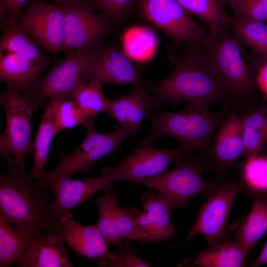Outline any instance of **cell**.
Returning a JSON list of instances; mask_svg holds the SVG:
<instances>
[{"instance_id": "18", "label": "cell", "mask_w": 267, "mask_h": 267, "mask_svg": "<svg viewBox=\"0 0 267 267\" xmlns=\"http://www.w3.org/2000/svg\"><path fill=\"white\" fill-rule=\"evenodd\" d=\"M49 61L41 50L0 55V80L26 93L40 78Z\"/></svg>"}, {"instance_id": "37", "label": "cell", "mask_w": 267, "mask_h": 267, "mask_svg": "<svg viewBox=\"0 0 267 267\" xmlns=\"http://www.w3.org/2000/svg\"><path fill=\"white\" fill-rule=\"evenodd\" d=\"M28 0H1L0 4V19L5 14L18 18Z\"/></svg>"}, {"instance_id": "11", "label": "cell", "mask_w": 267, "mask_h": 267, "mask_svg": "<svg viewBox=\"0 0 267 267\" xmlns=\"http://www.w3.org/2000/svg\"><path fill=\"white\" fill-rule=\"evenodd\" d=\"M64 14L63 51L69 54L84 46L99 44L109 30V19L85 3L62 5Z\"/></svg>"}, {"instance_id": "13", "label": "cell", "mask_w": 267, "mask_h": 267, "mask_svg": "<svg viewBox=\"0 0 267 267\" xmlns=\"http://www.w3.org/2000/svg\"><path fill=\"white\" fill-rule=\"evenodd\" d=\"M187 152L181 148L161 149L154 146H140L125 157L115 167L109 166L116 181H126L137 184L166 170L176 158Z\"/></svg>"}, {"instance_id": "22", "label": "cell", "mask_w": 267, "mask_h": 267, "mask_svg": "<svg viewBox=\"0 0 267 267\" xmlns=\"http://www.w3.org/2000/svg\"><path fill=\"white\" fill-rule=\"evenodd\" d=\"M248 253L235 239L224 238L218 244L200 251L192 261V265L200 267H247Z\"/></svg>"}, {"instance_id": "27", "label": "cell", "mask_w": 267, "mask_h": 267, "mask_svg": "<svg viewBox=\"0 0 267 267\" xmlns=\"http://www.w3.org/2000/svg\"><path fill=\"white\" fill-rule=\"evenodd\" d=\"M39 236L25 233L0 218V267L17 263Z\"/></svg>"}, {"instance_id": "42", "label": "cell", "mask_w": 267, "mask_h": 267, "mask_svg": "<svg viewBox=\"0 0 267 267\" xmlns=\"http://www.w3.org/2000/svg\"><path fill=\"white\" fill-rule=\"evenodd\" d=\"M259 154L267 157V142L264 146L263 148L262 149Z\"/></svg>"}, {"instance_id": "33", "label": "cell", "mask_w": 267, "mask_h": 267, "mask_svg": "<svg viewBox=\"0 0 267 267\" xmlns=\"http://www.w3.org/2000/svg\"><path fill=\"white\" fill-rule=\"evenodd\" d=\"M81 125L84 127L85 120L78 106L72 98L64 99L59 107L56 121V134L60 131Z\"/></svg>"}, {"instance_id": "2", "label": "cell", "mask_w": 267, "mask_h": 267, "mask_svg": "<svg viewBox=\"0 0 267 267\" xmlns=\"http://www.w3.org/2000/svg\"><path fill=\"white\" fill-rule=\"evenodd\" d=\"M8 164L0 177V218L25 233L40 236L53 225L48 188L35 183L24 164Z\"/></svg>"}, {"instance_id": "12", "label": "cell", "mask_w": 267, "mask_h": 267, "mask_svg": "<svg viewBox=\"0 0 267 267\" xmlns=\"http://www.w3.org/2000/svg\"><path fill=\"white\" fill-rule=\"evenodd\" d=\"M115 181L109 166L103 168L97 177L79 179L66 178L55 181L49 186L55 195L51 210L52 224H59L62 217L72 208L89 201L95 193L110 189Z\"/></svg>"}, {"instance_id": "6", "label": "cell", "mask_w": 267, "mask_h": 267, "mask_svg": "<svg viewBox=\"0 0 267 267\" xmlns=\"http://www.w3.org/2000/svg\"><path fill=\"white\" fill-rule=\"evenodd\" d=\"M99 44L86 46L69 54L64 61L38 80L24 93L32 100L35 110L45 105L48 99L57 96L70 98L77 85L89 81Z\"/></svg>"}, {"instance_id": "41", "label": "cell", "mask_w": 267, "mask_h": 267, "mask_svg": "<svg viewBox=\"0 0 267 267\" xmlns=\"http://www.w3.org/2000/svg\"><path fill=\"white\" fill-rule=\"evenodd\" d=\"M79 1V0H55V3L64 5L67 4H74Z\"/></svg>"}, {"instance_id": "32", "label": "cell", "mask_w": 267, "mask_h": 267, "mask_svg": "<svg viewBox=\"0 0 267 267\" xmlns=\"http://www.w3.org/2000/svg\"><path fill=\"white\" fill-rule=\"evenodd\" d=\"M139 0H85L93 10L102 12L109 19L121 22L136 7Z\"/></svg>"}, {"instance_id": "30", "label": "cell", "mask_w": 267, "mask_h": 267, "mask_svg": "<svg viewBox=\"0 0 267 267\" xmlns=\"http://www.w3.org/2000/svg\"><path fill=\"white\" fill-rule=\"evenodd\" d=\"M0 55L24 53L40 50V46L21 24L18 18L9 16L1 25Z\"/></svg>"}, {"instance_id": "43", "label": "cell", "mask_w": 267, "mask_h": 267, "mask_svg": "<svg viewBox=\"0 0 267 267\" xmlns=\"http://www.w3.org/2000/svg\"><path fill=\"white\" fill-rule=\"evenodd\" d=\"M263 198H266V199H267V195Z\"/></svg>"}, {"instance_id": "21", "label": "cell", "mask_w": 267, "mask_h": 267, "mask_svg": "<svg viewBox=\"0 0 267 267\" xmlns=\"http://www.w3.org/2000/svg\"><path fill=\"white\" fill-rule=\"evenodd\" d=\"M67 99L62 96L49 99L44 112L34 141L33 164L30 175L37 178L47 165L50 148L54 135L56 117L61 102Z\"/></svg>"}, {"instance_id": "31", "label": "cell", "mask_w": 267, "mask_h": 267, "mask_svg": "<svg viewBox=\"0 0 267 267\" xmlns=\"http://www.w3.org/2000/svg\"><path fill=\"white\" fill-rule=\"evenodd\" d=\"M190 14L201 19L208 28L228 26L232 16L219 0H177Z\"/></svg>"}, {"instance_id": "19", "label": "cell", "mask_w": 267, "mask_h": 267, "mask_svg": "<svg viewBox=\"0 0 267 267\" xmlns=\"http://www.w3.org/2000/svg\"><path fill=\"white\" fill-rule=\"evenodd\" d=\"M59 224L64 241L78 254L92 259L116 258L115 254L108 249L97 223L83 225L75 221L69 212L62 217Z\"/></svg>"}, {"instance_id": "36", "label": "cell", "mask_w": 267, "mask_h": 267, "mask_svg": "<svg viewBox=\"0 0 267 267\" xmlns=\"http://www.w3.org/2000/svg\"><path fill=\"white\" fill-rule=\"evenodd\" d=\"M141 213L136 208L125 207L119 209L117 214V228L121 238H128L132 232L137 217Z\"/></svg>"}, {"instance_id": "20", "label": "cell", "mask_w": 267, "mask_h": 267, "mask_svg": "<svg viewBox=\"0 0 267 267\" xmlns=\"http://www.w3.org/2000/svg\"><path fill=\"white\" fill-rule=\"evenodd\" d=\"M59 224L35 239L17 263L21 267H72Z\"/></svg>"}, {"instance_id": "26", "label": "cell", "mask_w": 267, "mask_h": 267, "mask_svg": "<svg viewBox=\"0 0 267 267\" xmlns=\"http://www.w3.org/2000/svg\"><path fill=\"white\" fill-rule=\"evenodd\" d=\"M239 175L245 194L255 198L267 195V157L258 154L239 163Z\"/></svg>"}, {"instance_id": "28", "label": "cell", "mask_w": 267, "mask_h": 267, "mask_svg": "<svg viewBox=\"0 0 267 267\" xmlns=\"http://www.w3.org/2000/svg\"><path fill=\"white\" fill-rule=\"evenodd\" d=\"M251 52L267 62V21L232 17L228 26Z\"/></svg>"}, {"instance_id": "38", "label": "cell", "mask_w": 267, "mask_h": 267, "mask_svg": "<svg viewBox=\"0 0 267 267\" xmlns=\"http://www.w3.org/2000/svg\"><path fill=\"white\" fill-rule=\"evenodd\" d=\"M256 83L264 100L267 99V62L263 65L259 71L256 77Z\"/></svg>"}, {"instance_id": "40", "label": "cell", "mask_w": 267, "mask_h": 267, "mask_svg": "<svg viewBox=\"0 0 267 267\" xmlns=\"http://www.w3.org/2000/svg\"><path fill=\"white\" fill-rule=\"evenodd\" d=\"M222 3H227L232 8L234 12L245 4L249 0H219Z\"/></svg>"}, {"instance_id": "9", "label": "cell", "mask_w": 267, "mask_h": 267, "mask_svg": "<svg viewBox=\"0 0 267 267\" xmlns=\"http://www.w3.org/2000/svg\"><path fill=\"white\" fill-rule=\"evenodd\" d=\"M137 8L177 45L198 44L208 33V27L196 22L177 0H139Z\"/></svg>"}, {"instance_id": "16", "label": "cell", "mask_w": 267, "mask_h": 267, "mask_svg": "<svg viewBox=\"0 0 267 267\" xmlns=\"http://www.w3.org/2000/svg\"><path fill=\"white\" fill-rule=\"evenodd\" d=\"M244 149L241 120L234 108L218 126L213 145L206 154L213 170L221 173L238 164Z\"/></svg>"}, {"instance_id": "14", "label": "cell", "mask_w": 267, "mask_h": 267, "mask_svg": "<svg viewBox=\"0 0 267 267\" xmlns=\"http://www.w3.org/2000/svg\"><path fill=\"white\" fill-rule=\"evenodd\" d=\"M140 201L143 211L135 220L128 239L157 243L172 239L175 230L170 217L171 210L158 193L151 189L142 195Z\"/></svg>"}, {"instance_id": "5", "label": "cell", "mask_w": 267, "mask_h": 267, "mask_svg": "<svg viewBox=\"0 0 267 267\" xmlns=\"http://www.w3.org/2000/svg\"><path fill=\"white\" fill-rule=\"evenodd\" d=\"M239 163L233 168L217 175L211 181L216 188L206 196L196 222L186 237L188 241L202 234L209 247L224 238L228 219L233 204L242 187L239 175Z\"/></svg>"}, {"instance_id": "8", "label": "cell", "mask_w": 267, "mask_h": 267, "mask_svg": "<svg viewBox=\"0 0 267 267\" xmlns=\"http://www.w3.org/2000/svg\"><path fill=\"white\" fill-rule=\"evenodd\" d=\"M14 86L7 85L0 96V105L6 114V126L0 137V150L7 163L24 164L26 156L33 151L31 140L32 121L35 105L26 94L21 95Z\"/></svg>"}, {"instance_id": "15", "label": "cell", "mask_w": 267, "mask_h": 267, "mask_svg": "<svg viewBox=\"0 0 267 267\" xmlns=\"http://www.w3.org/2000/svg\"><path fill=\"white\" fill-rule=\"evenodd\" d=\"M133 86L131 93L109 99L105 113L115 120L116 125L135 134L144 118L159 108L160 102L150 94L143 81Z\"/></svg>"}, {"instance_id": "35", "label": "cell", "mask_w": 267, "mask_h": 267, "mask_svg": "<svg viewBox=\"0 0 267 267\" xmlns=\"http://www.w3.org/2000/svg\"><path fill=\"white\" fill-rule=\"evenodd\" d=\"M234 12L237 18L267 21V0H249Z\"/></svg>"}, {"instance_id": "29", "label": "cell", "mask_w": 267, "mask_h": 267, "mask_svg": "<svg viewBox=\"0 0 267 267\" xmlns=\"http://www.w3.org/2000/svg\"><path fill=\"white\" fill-rule=\"evenodd\" d=\"M99 212V222L97 223L101 234L107 244L120 247L123 239L117 228V214L120 208L114 191L110 188L99 198L93 201Z\"/></svg>"}, {"instance_id": "25", "label": "cell", "mask_w": 267, "mask_h": 267, "mask_svg": "<svg viewBox=\"0 0 267 267\" xmlns=\"http://www.w3.org/2000/svg\"><path fill=\"white\" fill-rule=\"evenodd\" d=\"M102 84L90 81L89 84L81 83L77 85L71 94L81 110L85 120L84 127L94 125V119L100 113H105L109 99L105 96Z\"/></svg>"}, {"instance_id": "1", "label": "cell", "mask_w": 267, "mask_h": 267, "mask_svg": "<svg viewBox=\"0 0 267 267\" xmlns=\"http://www.w3.org/2000/svg\"><path fill=\"white\" fill-rule=\"evenodd\" d=\"M200 46L237 112L249 109L259 90L256 77L264 62L249 52L240 39L226 26L208 28Z\"/></svg>"}, {"instance_id": "23", "label": "cell", "mask_w": 267, "mask_h": 267, "mask_svg": "<svg viewBox=\"0 0 267 267\" xmlns=\"http://www.w3.org/2000/svg\"><path fill=\"white\" fill-rule=\"evenodd\" d=\"M246 160L259 154L267 142V104L252 107L241 113Z\"/></svg>"}, {"instance_id": "39", "label": "cell", "mask_w": 267, "mask_h": 267, "mask_svg": "<svg viewBox=\"0 0 267 267\" xmlns=\"http://www.w3.org/2000/svg\"><path fill=\"white\" fill-rule=\"evenodd\" d=\"M264 265L267 267V240L260 254L250 267H257Z\"/></svg>"}, {"instance_id": "34", "label": "cell", "mask_w": 267, "mask_h": 267, "mask_svg": "<svg viewBox=\"0 0 267 267\" xmlns=\"http://www.w3.org/2000/svg\"><path fill=\"white\" fill-rule=\"evenodd\" d=\"M120 249L115 253L116 258L114 260L108 259H98L97 264L99 267H150V266L144 261L140 255L128 250L122 245L119 247Z\"/></svg>"}, {"instance_id": "17", "label": "cell", "mask_w": 267, "mask_h": 267, "mask_svg": "<svg viewBox=\"0 0 267 267\" xmlns=\"http://www.w3.org/2000/svg\"><path fill=\"white\" fill-rule=\"evenodd\" d=\"M89 81L102 84H132L142 82L141 73L130 56L115 47H99Z\"/></svg>"}, {"instance_id": "7", "label": "cell", "mask_w": 267, "mask_h": 267, "mask_svg": "<svg viewBox=\"0 0 267 267\" xmlns=\"http://www.w3.org/2000/svg\"><path fill=\"white\" fill-rule=\"evenodd\" d=\"M87 133L84 140L72 154H61V161L54 169L45 170L37 178V182L49 188L55 181L69 178L79 172L88 173L93 164L102 157L112 154L119 148L121 143L132 134L117 125L114 132L101 133L94 128V125L87 128Z\"/></svg>"}, {"instance_id": "3", "label": "cell", "mask_w": 267, "mask_h": 267, "mask_svg": "<svg viewBox=\"0 0 267 267\" xmlns=\"http://www.w3.org/2000/svg\"><path fill=\"white\" fill-rule=\"evenodd\" d=\"M200 44L188 46L185 56L169 75L148 85L158 101L173 107L203 100L220 101L224 104L232 102Z\"/></svg>"}, {"instance_id": "24", "label": "cell", "mask_w": 267, "mask_h": 267, "mask_svg": "<svg viewBox=\"0 0 267 267\" xmlns=\"http://www.w3.org/2000/svg\"><path fill=\"white\" fill-rule=\"evenodd\" d=\"M267 231V199L255 198L249 214L238 228L235 239L248 254Z\"/></svg>"}, {"instance_id": "4", "label": "cell", "mask_w": 267, "mask_h": 267, "mask_svg": "<svg viewBox=\"0 0 267 267\" xmlns=\"http://www.w3.org/2000/svg\"><path fill=\"white\" fill-rule=\"evenodd\" d=\"M175 167L146 178L143 184L155 190L172 210L183 208L192 198L206 196L217 184L205 180L203 175L214 171L207 154L192 155L185 152L175 159Z\"/></svg>"}, {"instance_id": "10", "label": "cell", "mask_w": 267, "mask_h": 267, "mask_svg": "<svg viewBox=\"0 0 267 267\" xmlns=\"http://www.w3.org/2000/svg\"><path fill=\"white\" fill-rule=\"evenodd\" d=\"M19 20L40 47L51 53L63 50L64 14L62 5L33 1Z\"/></svg>"}]
</instances>
